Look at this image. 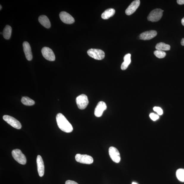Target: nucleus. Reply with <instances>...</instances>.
<instances>
[{"mask_svg": "<svg viewBox=\"0 0 184 184\" xmlns=\"http://www.w3.org/2000/svg\"><path fill=\"white\" fill-rule=\"evenodd\" d=\"M0 7H0V8H0V10H1V9H2V6H1V5H0Z\"/></svg>", "mask_w": 184, "mask_h": 184, "instance_id": "nucleus-31", "label": "nucleus"}, {"mask_svg": "<svg viewBox=\"0 0 184 184\" xmlns=\"http://www.w3.org/2000/svg\"><path fill=\"white\" fill-rule=\"evenodd\" d=\"M140 4L139 0H136L133 1L126 10L125 12L127 15H131L133 14L138 8Z\"/></svg>", "mask_w": 184, "mask_h": 184, "instance_id": "nucleus-12", "label": "nucleus"}, {"mask_svg": "<svg viewBox=\"0 0 184 184\" xmlns=\"http://www.w3.org/2000/svg\"><path fill=\"white\" fill-rule=\"evenodd\" d=\"M65 184H78L76 183V182L75 181H73L68 180L66 181V183H65Z\"/></svg>", "mask_w": 184, "mask_h": 184, "instance_id": "nucleus-26", "label": "nucleus"}, {"mask_svg": "<svg viewBox=\"0 0 184 184\" xmlns=\"http://www.w3.org/2000/svg\"><path fill=\"white\" fill-rule=\"evenodd\" d=\"M177 3L179 4H184V0H178L177 1Z\"/></svg>", "mask_w": 184, "mask_h": 184, "instance_id": "nucleus-27", "label": "nucleus"}, {"mask_svg": "<svg viewBox=\"0 0 184 184\" xmlns=\"http://www.w3.org/2000/svg\"><path fill=\"white\" fill-rule=\"evenodd\" d=\"M3 118L5 122L12 127L18 129L21 128L22 125L21 123L15 118L10 116L5 115L4 116Z\"/></svg>", "mask_w": 184, "mask_h": 184, "instance_id": "nucleus-7", "label": "nucleus"}, {"mask_svg": "<svg viewBox=\"0 0 184 184\" xmlns=\"http://www.w3.org/2000/svg\"><path fill=\"white\" fill-rule=\"evenodd\" d=\"M157 32L155 31H150L143 32L140 35L139 38L142 40H150L157 36Z\"/></svg>", "mask_w": 184, "mask_h": 184, "instance_id": "nucleus-14", "label": "nucleus"}, {"mask_svg": "<svg viewBox=\"0 0 184 184\" xmlns=\"http://www.w3.org/2000/svg\"><path fill=\"white\" fill-rule=\"evenodd\" d=\"M22 103L24 105L32 106L35 104V102L32 99L27 97H23L21 99Z\"/></svg>", "mask_w": 184, "mask_h": 184, "instance_id": "nucleus-21", "label": "nucleus"}, {"mask_svg": "<svg viewBox=\"0 0 184 184\" xmlns=\"http://www.w3.org/2000/svg\"><path fill=\"white\" fill-rule=\"evenodd\" d=\"M154 55L159 59H163L166 55V53L163 51L156 50L154 52Z\"/></svg>", "mask_w": 184, "mask_h": 184, "instance_id": "nucleus-23", "label": "nucleus"}, {"mask_svg": "<svg viewBox=\"0 0 184 184\" xmlns=\"http://www.w3.org/2000/svg\"><path fill=\"white\" fill-rule=\"evenodd\" d=\"M59 17L62 21L67 24H73L75 22L74 18L66 12H61L59 14Z\"/></svg>", "mask_w": 184, "mask_h": 184, "instance_id": "nucleus-10", "label": "nucleus"}, {"mask_svg": "<svg viewBox=\"0 0 184 184\" xmlns=\"http://www.w3.org/2000/svg\"><path fill=\"white\" fill-rule=\"evenodd\" d=\"M56 119L58 127L62 131L66 133H70L73 131V128L71 123L62 114H58Z\"/></svg>", "mask_w": 184, "mask_h": 184, "instance_id": "nucleus-1", "label": "nucleus"}, {"mask_svg": "<svg viewBox=\"0 0 184 184\" xmlns=\"http://www.w3.org/2000/svg\"><path fill=\"white\" fill-rule=\"evenodd\" d=\"M115 11L114 9L110 8L107 9L102 14L101 17L104 20L108 19L109 18L113 17L114 15Z\"/></svg>", "mask_w": 184, "mask_h": 184, "instance_id": "nucleus-18", "label": "nucleus"}, {"mask_svg": "<svg viewBox=\"0 0 184 184\" xmlns=\"http://www.w3.org/2000/svg\"><path fill=\"white\" fill-rule=\"evenodd\" d=\"M39 21L44 27L47 29H49L51 26L50 21L47 16L41 15L39 17Z\"/></svg>", "mask_w": 184, "mask_h": 184, "instance_id": "nucleus-16", "label": "nucleus"}, {"mask_svg": "<svg viewBox=\"0 0 184 184\" xmlns=\"http://www.w3.org/2000/svg\"><path fill=\"white\" fill-rule=\"evenodd\" d=\"M87 54L89 56L98 60L103 59L105 56L103 51L98 49H90L88 51Z\"/></svg>", "mask_w": 184, "mask_h": 184, "instance_id": "nucleus-3", "label": "nucleus"}, {"mask_svg": "<svg viewBox=\"0 0 184 184\" xmlns=\"http://www.w3.org/2000/svg\"><path fill=\"white\" fill-rule=\"evenodd\" d=\"M23 46L26 58L29 61H31L32 59V55L31 46L27 41L23 43Z\"/></svg>", "mask_w": 184, "mask_h": 184, "instance_id": "nucleus-13", "label": "nucleus"}, {"mask_svg": "<svg viewBox=\"0 0 184 184\" xmlns=\"http://www.w3.org/2000/svg\"><path fill=\"white\" fill-rule=\"evenodd\" d=\"M107 108L106 103L103 101H100L97 105L95 110V115L97 117H100L104 111Z\"/></svg>", "mask_w": 184, "mask_h": 184, "instance_id": "nucleus-11", "label": "nucleus"}, {"mask_svg": "<svg viewBox=\"0 0 184 184\" xmlns=\"http://www.w3.org/2000/svg\"><path fill=\"white\" fill-rule=\"evenodd\" d=\"M163 11L162 9H155L151 11L149 14L147 19L148 21L152 22H157L161 19Z\"/></svg>", "mask_w": 184, "mask_h": 184, "instance_id": "nucleus-4", "label": "nucleus"}, {"mask_svg": "<svg viewBox=\"0 0 184 184\" xmlns=\"http://www.w3.org/2000/svg\"><path fill=\"white\" fill-rule=\"evenodd\" d=\"M153 110L156 112L158 115H161L163 114L162 109L159 107H155L153 108Z\"/></svg>", "mask_w": 184, "mask_h": 184, "instance_id": "nucleus-24", "label": "nucleus"}, {"mask_svg": "<svg viewBox=\"0 0 184 184\" xmlns=\"http://www.w3.org/2000/svg\"><path fill=\"white\" fill-rule=\"evenodd\" d=\"M109 154L113 161L116 163L120 162V154L117 148L114 147H111L109 149Z\"/></svg>", "mask_w": 184, "mask_h": 184, "instance_id": "nucleus-9", "label": "nucleus"}, {"mask_svg": "<svg viewBox=\"0 0 184 184\" xmlns=\"http://www.w3.org/2000/svg\"><path fill=\"white\" fill-rule=\"evenodd\" d=\"M77 162L81 163L90 164L92 163L94 159L92 157L87 155H81L77 154L75 157Z\"/></svg>", "mask_w": 184, "mask_h": 184, "instance_id": "nucleus-6", "label": "nucleus"}, {"mask_svg": "<svg viewBox=\"0 0 184 184\" xmlns=\"http://www.w3.org/2000/svg\"><path fill=\"white\" fill-rule=\"evenodd\" d=\"M176 175L179 180L183 182H184V169H178L176 172Z\"/></svg>", "mask_w": 184, "mask_h": 184, "instance_id": "nucleus-22", "label": "nucleus"}, {"mask_svg": "<svg viewBox=\"0 0 184 184\" xmlns=\"http://www.w3.org/2000/svg\"><path fill=\"white\" fill-rule=\"evenodd\" d=\"M1 34H2V33H1Z\"/></svg>", "mask_w": 184, "mask_h": 184, "instance_id": "nucleus-32", "label": "nucleus"}, {"mask_svg": "<svg viewBox=\"0 0 184 184\" xmlns=\"http://www.w3.org/2000/svg\"><path fill=\"white\" fill-rule=\"evenodd\" d=\"M182 24L184 26V17L181 20Z\"/></svg>", "mask_w": 184, "mask_h": 184, "instance_id": "nucleus-29", "label": "nucleus"}, {"mask_svg": "<svg viewBox=\"0 0 184 184\" xmlns=\"http://www.w3.org/2000/svg\"><path fill=\"white\" fill-rule=\"evenodd\" d=\"M76 101L78 108L81 109H85L89 103L88 97L85 94L79 95L76 97Z\"/></svg>", "mask_w": 184, "mask_h": 184, "instance_id": "nucleus-5", "label": "nucleus"}, {"mask_svg": "<svg viewBox=\"0 0 184 184\" xmlns=\"http://www.w3.org/2000/svg\"><path fill=\"white\" fill-rule=\"evenodd\" d=\"M12 29L11 27L9 25H7L3 30V34L4 38L7 40H8L10 38Z\"/></svg>", "mask_w": 184, "mask_h": 184, "instance_id": "nucleus-19", "label": "nucleus"}, {"mask_svg": "<svg viewBox=\"0 0 184 184\" xmlns=\"http://www.w3.org/2000/svg\"><path fill=\"white\" fill-rule=\"evenodd\" d=\"M131 55L130 54H128L125 55L124 58H123L124 61L122 63L121 67V69L123 70L126 69L129 65L131 63Z\"/></svg>", "mask_w": 184, "mask_h": 184, "instance_id": "nucleus-17", "label": "nucleus"}, {"mask_svg": "<svg viewBox=\"0 0 184 184\" xmlns=\"http://www.w3.org/2000/svg\"><path fill=\"white\" fill-rule=\"evenodd\" d=\"M150 116L151 119L154 121H156L159 118V116L154 113H151Z\"/></svg>", "mask_w": 184, "mask_h": 184, "instance_id": "nucleus-25", "label": "nucleus"}, {"mask_svg": "<svg viewBox=\"0 0 184 184\" xmlns=\"http://www.w3.org/2000/svg\"><path fill=\"white\" fill-rule=\"evenodd\" d=\"M37 168L39 176H43L45 173V165L43 159L40 155H38L37 158Z\"/></svg>", "mask_w": 184, "mask_h": 184, "instance_id": "nucleus-15", "label": "nucleus"}, {"mask_svg": "<svg viewBox=\"0 0 184 184\" xmlns=\"http://www.w3.org/2000/svg\"><path fill=\"white\" fill-rule=\"evenodd\" d=\"M181 44L182 45L184 46V38H183L181 40Z\"/></svg>", "mask_w": 184, "mask_h": 184, "instance_id": "nucleus-28", "label": "nucleus"}, {"mask_svg": "<svg viewBox=\"0 0 184 184\" xmlns=\"http://www.w3.org/2000/svg\"><path fill=\"white\" fill-rule=\"evenodd\" d=\"M42 54L45 59L50 61H54L55 56L51 49L47 47H43L41 50Z\"/></svg>", "mask_w": 184, "mask_h": 184, "instance_id": "nucleus-8", "label": "nucleus"}, {"mask_svg": "<svg viewBox=\"0 0 184 184\" xmlns=\"http://www.w3.org/2000/svg\"><path fill=\"white\" fill-rule=\"evenodd\" d=\"M132 184H138L136 183H132Z\"/></svg>", "mask_w": 184, "mask_h": 184, "instance_id": "nucleus-30", "label": "nucleus"}, {"mask_svg": "<svg viewBox=\"0 0 184 184\" xmlns=\"http://www.w3.org/2000/svg\"><path fill=\"white\" fill-rule=\"evenodd\" d=\"M156 49L162 51H169L170 50L171 46L169 45L163 43H158L155 46Z\"/></svg>", "mask_w": 184, "mask_h": 184, "instance_id": "nucleus-20", "label": "nucleus"}, {"mask_svg": "<svg viewBox=\"0 0 184 184\" xmlns=\"http://www.w3.org/2000/svg\"><path fill=\"white\" fill-rule=\"evenodd\" d=\"M12 156L15 160L19 163L25 165L26 163V157L20 150H14L12 152Z\"/></svg>", "mask_w": 184, "mask_h": 184, "instance_id": "nucleus-2", "label": "nucleus"}]
</instances>
